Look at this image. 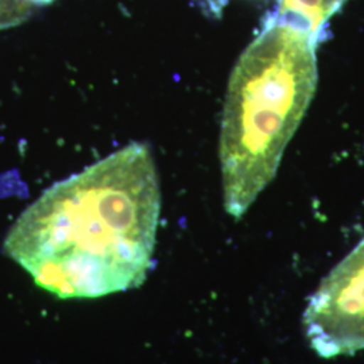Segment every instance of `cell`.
<instances>
[{"mask_svg": "<svg viewBox=\"0 0 364 364\" xmlns=\"http://www.w3.org/2000/svg\"><path fill=\"white\" fill-rule=\"evenodd\" d=\"M317 42L270 18L228 82L220 134L224 208L242 218L272 182L317 87Z\"/></svg>", "mask_w": 364, "mask_h": 364, "instance_id": "cell-2", "label": "cell"}, {"mask_svg": "<svg viewBox=\"0 0 364 364\" xmlns=\"http://www.w3.org/2000/svg\"><path fill=\"white\" fill-rule=\"evenodd\" d=\"M159 212L153 153L131 144L42 193L15 221L4 251L58 299L105 297L146 281Z\"/></svg>", "mask_w": 364, "mask_h": 364, "instance_id": "cell-1", "label": "cell"}, {"mask_svg": "<svg viewBox=\"0 0 364 364\" xmlns=\"http://www.w3.org/2000/svg\"><path fill=\"white\" fill-rule=\"evenodd\" d=\"M26 6L21 0H0V28L18 22L26 14Z\"/></svg>", "mask_w": 364, "mask_h": 364, "instance_id": "cell-4", "label": "cell"}, {"mask_svg": "<svg viewBox=\"0 0 364 364\" xmlns=\"http://www.w3.org/2000/svg\"><path fill=\"white\" fill-rule=\"evenodd\" d=\"M302 324L311 348L323 358L364 350V239L316 289Z\"/></svg>", "mask_w": 364, "mask_h": 364, "instance_id": "cell-3", "label": "cell"}]
</instances>
